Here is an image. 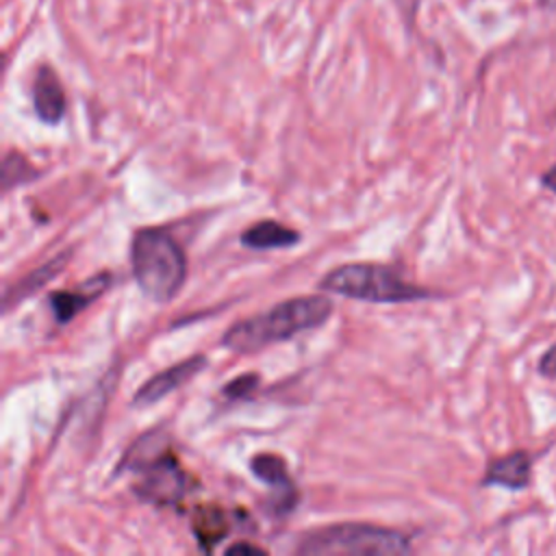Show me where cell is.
<instances>
[{
	"label": "cell",
	"mask_w": 556,
	"mask_h": 556,
	"mask_svg": "<svg viewBox=\"0 0 556 556\" xmlns=\"http://www.w3.org/2000/svg\"><path fill=\"white\" fill-rule=\"evenodd\" d=\"M330 315L332 302L326 295L289 298L263 313L232 324L222 343L232 352H256L271 343L287 341L304 330H313Z\"/></svg>",
	"instance_id": "cell-1"
},
{
	"label": "cell",
	"mask_w": 556,
	"mask_h": 556,
	"mask_svg": "<svg viewBox=\"0 0 556 556\" xmlns=\"http://www.w3.org/2000/svg\"><path fill=\"white\" fill-rule=\"evenodd\" d=\"M130 267L139 289L154 302H169L187 278V256L165 228H141L130 243Z\"/></svg>",
	"instance_id": "cell-2"
},
{
	"label": "cell",
	"mask_w": 556,
	"mask_h": 556,
	"mask_svg": "<svg viewBox=\"0 0 556 556\" xmlns=\"http://www.w3.org/2000/svg\"><path fill=\"white\" fill-rule=\"evenodd\" d=\"M124 471H135L139 480L135 482V493L156 506H174L189 491V476L178 463L176 454L163 447L161 437H146L137 441L124 463Z\"/></svg>",
	"instance_id": "cell-3"
},
{
	"label": "cell",
	"mask_w": 556,
	"mask_h": 556,
	"mask_svg": "<svg viewBox=\"0 0 556 556\" xmlns=\"http://www.w3.org/2000/svg\"><path fill=\"white\" fill-rule=\"evenodd\" d=\"M319 287L352 300L376 304H400L430 298V291L410 285L395 269L378 263H348L328 271Z\"/></svg>",
	"instance_id": "cell-4"
},
{
	"label": "cell",
	"mask_w": 556,
	"mask_h": 556,
	"mask_svg": "<svg viewBox=\"0 0 556 556\" xmlns=\"http://www.w3.org/2000/svg\"><path fill=\"white\" fill-rule=\"evenodd\" d=\"M408 536L371 523H337L315 530L298 545L300 554H404Z\"/></svg>",
	"instance_id": "cell-5"
},
{
	"label": "cell",
	"mask_w": 556,
	"mask_h": 556,
	"mask_svg": "<svg viewBox=\"0 0 556 556\" xmlns=\"http://www.w3.org/2000/svg\"><path fill=\"white\" fill-rule=\"evenodd\" d=\"M204 367H206V358L202 354L189 356L176 365L165 367L163 371H159L146 380V384L132 395V404L148 406V404L163 400L167 393L180 389L185 382L195 378Z\"/></svg>",
	"instance_id": "cell-6"
},
{
	"label": "cell",
	"mask_w": 556,
	"mask_h": 556,
	"mask_svg": "<svg viewBox=\"0 0 556 556\" xmlns=\"http://www.w3.org/2000/svg\"><path fill=\"white\" fill-rule=\"evenodd\" d=\"M33 109L37 117L46 124H56L67 109L63 85L54 70L39 67L33 80Z\"/></svg>",
	"instance_id": "cell-7"
},
{
	"label": "cell",
	"mask_w": 556,
	"mask_h": 556,
	"mask_svg": "<svg viewBox=\"0 0 556 556\" xmlns=\"http://www.w3.org/2000/svg\"><path fill=\"white\" fill-rule=\"evenodd\" d=\"M532 476V456L523 450L495 458L484 473V484H497L504 489H526Z\"/></svg>",
	"instance_id": "cell-8"
},
{
	"label": "cell",
	"mask_w": 556,
	"mask_h": 556,
	"mask_svg": "<svg viewBox=\"0 0 556 556\" xmlns=\"http://www.w3.org/2000/svg\"><path fill=\"white\" fill-rule=\"evenodd\" d=\"M106 287H109V276L100 274L76 291H54L50 295V304L54 308L56 321L65 324V321L74 319L85 306H89L93 300H98Z\"/></svg>",
	"instance_id": "cell-9"
},
{
	"label": "cell",
	"mask_w": 556,
	"mask_h": 556,
	"mask_svg": "<svg viewBox=\"0 0 556 556\" xmlns=\"http://www.w3.org/2000/svg\"><path fill=\"white\" fill-rule=\"evenodd\" d=\"M300 239V232L274 222V219H263L252 224L248 230L241 235V243L252 250H274V248H291Z\"/></svg>",
	"instance_id": "cell-10"
},
{
	"label": "cell",
	"mask_w": 556,
	"mask_h": 556,
	"mask_svg": "<svg viewBox=\"0 0 556 556\" xmlns=\"http://www.w3.org/2000/svg\"><path fill=\"white\" fill-rule=\"evenodd\" d=\"M252 467V473L256 478H261L265 484H269L271 489L280 491L282 495V504H287L289 508L293 506V497H295V489H293V482L289 478V471H287V465L280 456L276 454H258L252 458L250 463Z\"/></svg>",
	"instance_id": "cell-11"
},
{
	"label": "cell",
	"mask_w": 556,
	"mask_h": 556,
	"mask_svg": "<svg viewBox=\"0 0 556 556\" xmlns=\"http://www.w3.org/2000/svg\"><path fill=\"white\" fill-rule=\"evenodd\" d=\"M67 256H70V252H63V254L50 258V261H48L46 265H41L37 271H30V274L24 276L20 282H15V287L4 293V311H9L13 304L26 300V298L33 295L37 289H41L48 280H52V278L65 267Z\"/></svg>",
	"instance_id": "cell-12"
},
{
	"label": "cell",
	"mask_w": 556,
	"mask_h": 556,
	"mask_svg": "<svg viewBox=\"0 0 556 556\" xmlns=\"http://www.w3.org/2000/svg\"><path fill=\"white\" fill-rule=\"evenodd\" d=\"M193 532L204 549H211L228 532L226 513L219 506H202L193 515Z\"/></svg>",
	"instance_id": "cell-13"
},
{
	"label": "cell",
	"mask_w": 556,
	"mask_h": 556,
	"mask_svg": "<svg viewBox=\"0 0 556 556\" xmlns=\"http://www.w3.org/2000/svg\"><path fill=\"white\" fill-rule=\"evenodd\" d=\"M35 174L33 165L22 156V154H15V152H9L4 156V163H2V189L9 191L13 185H22L26 180H30Z\"/></svg>",
	"instance_id": "cell-14"
},
{
	"label": "cell",
	"mask_w": 556,
	"mask_h": 556,
	"mask_svg": "<svg viewBox=\"0 0 556 556\" xmlns=\"http://www.w3.org/2000/svg\"><path fill=\"white\" fill-rule=\"evenodd\" d=\"M258 384V376L256 374H243L232 378L226 387H224V395H228L230 400H241L245 395H250Z\"/></svg>",
	"instance_id": "cell-15"
},
{
	"label": "cell",
	"mask_w": 556,
	"mask_h": 556,
	"mask_svg": "<svg viewBox=\"0 0 556 556\" xmlns=\"http://www.w3.org/2000/svg\"><path fill=\"white\" fill-rule=\"evenodd\" d=\"M539 371L547 378H556V345H552L539 361Z\"/></svg>",
	"instance_id": "cell-16"
},
{
	"label": "cell",
	"mask_w": 556,
	"mask_h": 556,
	"mask_svg": "<svg viewBox=\"0 0 556 556\" xmlns=\"http://www.w3.org/2000/svg\"><path fill=\"white\" fill-rule=\"evenodd\" d=\"M228 554H248V552H254V554H265V549H261V547H256V545H248V543H237V545H230L228 549H226Z\"/></svg>",
	"instance_id": "cell-17"
},
{
	"label": "cell",
	"mask_w": 556,
	"mask_h": 556,
	"mask_svg": "<svg viewBox=\"0 0 556 556\" xmlns=\"http://www.w3.org/2000/svg\"><path fill=\"white\" fill-rule=\"evenodd\" d=\"M539 2H541L545 9H552V11L556 9V0H539Z\"/></svg>",
	"instance_id": "cell-18"
}]
</instances>
